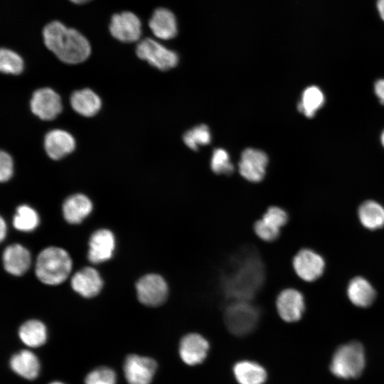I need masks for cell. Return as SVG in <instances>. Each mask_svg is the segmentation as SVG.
I'll return each instance as SVG.
<instances>
[{"label":"cell","mask_w":384,"mask_h":384,"mask_svg":"<svg viewBox=\"0 0 384 384\" xmlns=\"http://www.w3.org/2000/svg\"><path fill=\"white\" fill-rule=\"evenodd\" d=\"M136 289L139 302L149 306L163 304L168 294V286L164 279L156 274H149L137 282Z\"/></svg>","instance_id":"obj_7"},{"label":"cell","mask_w":384,"mask_h":384,"mask_svg":"<svg viewBox=\"0 0 384 384\" xmlns=\"http://www.w3.org/2000/svg\"><path fill=\"white\" fill-rule=\"evenodd\" d=\"M39 224V217L36 211L27 205H21L16 209L13 225L18 230L29 232Z\"/></svg>","instance_id":"obj_29"},{"label":"cell","mask_w":384,"mask_h":384,"mask_svg":"<svg viewBox=\"0 0 384 384\" xmlns=\"http://www.w3.org/2000/svg\"><path fill=\"white\" fill-rule=\"evenodd\" d=\"M49 384H64V383H63L61 382H58V381H55V382H52V383H50Z\"/></svg>","instance_id":"obj_40"},{"label":"cell","mask_w":384,"mask_h":384,"mask_svg":"<svg viewBox=\"0 0 384 384\" xmlns=\"http://www.w3.org/2000/svg\"><path fill=\"white\" fill-rule=\"evenodd\" d=\"M296 274L303 280L313 282L320 277L325 268L323 257L310 249H302L293 259Z\"/></svg>","instance_id":"obj_11"},{"label":"cell","mask_w":384,"mask_h":384,"mask_svg":"<svg viewBox=\"0 0 384 384\" xmlns=\"http://www.w3.org/2000/svg\"><path fill=\"white\" fill-rule=\"evenodd\" d=\"M18 336L26 346L32 348L38 347L46 341V327L38 320H28L20 326Z\"/></svg>","instance_id":"obj_27"},{"label":"cell","mask_w":384,"mask_h":384,"mask_svg":"<svg viewBox=\"0 0 384 384\" xmlns=\"http://www.w3.org/2000/svg\"><path fill=\"white\" fill-rule=\"evenodd\" d=\"M374 90L380 102L384 105V79H380L375 82Z\"/></svg>","instance_id":"obj_35"},{"label":"cell","mask_w":384,"mask_h":384,"mask_svg":"<svg viewBox=\"0 0 384 384\" xmlns=\"http://www.w3.org/2000/svg\"><path fill=\"white\" fill-rule=\"evenodd\" d=\"M85 384H115L116 374L107 367H100L91 371L85 378Z\"/></svg>","instance_id":"obj_33"},{"label":"cell","mask_w":384,"mask_h":384,"mask_svg":"<svg viewBox=\"0 0 384 384\" xmlns=\"http://www.w3.org/2000/svg\"><path fill=\"white\" fill-rule=\"evenodd\" d=\"M376 7L380 17L384 21V0H377Z\"/></svg>","instance_id":"obj_36"},{"label":"cell","mask_w":384,"mask_h":384,"mask_svg":"<svg viewBox=\"0 0 384 384\" xmlns=\"http://www.w3.org/2000/svg\"><path fill=\"white\" fill-rule=\"evenodd\" d=\"M276 306L279 316L284 321H297L304 311L303 295L297 289H286L279 294Z\"/></svg>","instance_id":"obj_15"},{"label":"cell","mask_w":384,"mask_h":384,"mask_svg":"<svg viewBox=\"0 0 384 384\" xmlns=\"http://www.w3.org/2000/svg\"><path fill=\"white\" fill-rule=\"evenodd\" d=\"M235 377L240 384H263L267 379L265 368L249 361L237 363L233 368Z\"/></svg>","instance_id":"obj_25"},{"label":"cell","mask_w":384,"mask_h":384,"mask_svg":"<svg viewBox=\"0 0 384 384\" xmlns=\"http://www.w3.org/2000/svg\"><path fill=\"white\" fill-rule=\"evenodd\" d=\"M23 60L19 54L8 48L1 49L0 70L1 73L18 75L23 72Z\"/></svg>","instance_id":"obj_30"},{"label":"cell","mask_w":384,"mask_h":384,"mask_svg":"<svg viewBox=\"0 0 384 384\" xmlns=\"http://www.w3.org/2000/svg\"><path fill=\"white\" fill-rule=\"evenodd\" d=\"M0 221V239L3 241L6 235V224L3 218H1Z\"/></svg>","instance_id":"obj_37"},{"label":"cell","mask_w":384,"mask_h":384,"mask_svg":"<svg viewBox=\"0 0 384 384\" xmlns=\"http://www.w3.org/2000/svg\"><path fill=\"white\" fill-rule=\"evenodd\" d=\"M380 140L383 146H384V131L381 134Z\"/></svg>","instance_id":"obj_39"},{"label":"cell","mask_w":384,"mask_h":384,"mask_svg":"<svg viewBox=\"0 0 384 384\" xmlns=\"http://www.w3.org/2000/svg\"><path fill=\"white\" fill-rule=\"evenodd\" d=\"M209 344L207 340L198 334H189L181 339L179 355L188 365L195 366L203 362L208 353Z\"/></svg>","instance_id":"obj_17"},{"label":"cell","mask_w":384,"mask_h":384,"mask_svg":"<svg viewBox=\"0 0 384 384\" xmlns=\"http://www.w3.org/2000/svg\"><path fill=\"white\" fill-rule=\"evenodd\" d=\"M14 163L11 155L6 151H1L0 154V181L6 182L13 175Z\"/></svg>","instance_id":"obj_34"},{"label":"cell","mask_w":384,"mask_h":384,"mask_svg":"<svg viewBox=\"0 0 384 384\" xmlns=\"http://www.w3.org/2000/svg\"><path fill=\"white\" fill-rule=\"evenodd\" d=\"M70 1L74 4H82L87 3L90 1L91 0H70Z\"/></svg>","instance_id":"obj_38"},{"label":"cell","mask_w":384,"mask_h":384,"mask_svg":"<svg viewBox=\"0 0 384 384\" xmlns=\"http://www.w3.org/2000/svg\"><path fill=\"white\" fill-rule=\"evenodd\" d=\"M111 35L124 43L139 40L142 36V23L138 16L131 11L114 14L109 26Z\"/></svg>","instance_id":"obj_9"},{"label":"cell","mask_w":384,"mask_h":384,"mask_svg":"<svg viewBox=\"0 0 384 384\" xmlns=\"http://www.w3.org/2000/svg\"><path fill=\"white\" fill-rule=\"evenodd\" d=\"M30 109L39 119L45 121L53 120L62 112L61 98L50 87L38 89L31 98Z\"/></svg>","instance_id":"obj_8"},{"label":"cell","mask_w":384,"mask_h":384,"mask_svg":"<svg viewBox=\"0 0 384 384\" xmlns=\"http://www.w3.org/2000/svg\"><path fill=\"white\" fill-rule=\"evenodd\" d=\"M183 139L187 146L197 150L200 146L207 145L210 142L211 134L206 125L201 124L187 131L183 134Z\"/></svg>","instance_id":"obj_31"},{"label":"cell","mask_w":384,"mask_h":384,"mask_svg":"<svg viewBox=\"0 0 384 384\" xmlns=\"http://www.w3.org/2000/svg\"><path fill=\"white\" fill-rule=\"evenodd\" d=\"M70 284L75 292L84 297L90 298L100 293L103 281L95 269L87 267L73 276Z\"/></svg>","instance_id":"obj_18"},{"label":"cell","mask_w":384,"mask_h":384,"mask_svg":"<svg viewBox=\"0 0 384 384\" xmlns=\"http://www.w3.org/2000/svg\"><path fill=\"white\" fill-rule=\"evenodd\" d=\"M43 146L47 155L50 159L59 160L75 150V140L68 132L54 129L45 135Z\"/></svg>","instance_id":"obj_14"},{"label":"cell","mask_w":384,"mask_h":384,"mask_svg":"<svg viewBox=\"0 0 384 384\" xmlns=\"http://www.w3.org/2000/svg\"><path fill=\"white\" fill-rule=\"evenodd\" d=\"M347 295L354 305L368 307L374 302L376 292L367 279L362 277H356L348 283Z\"/></svg>","instance_id":"obj_23"},{"label":"cell","mask_w":384,"mask_h":384,"mask_svg":"<svg viewBox=\"0 0 384 384\" xmlns=\"http://www.w3.org/2000/svg\"><path fill=\"white\" fill-rule=\"evenodd\" d=\"M358 215L361 224L369 230L384 226V207L376 201H364L358 208Z\"/></svg>","instance_id":"obj_26"},{"label":"cell","mask_w":384,"mask_h":384,"mask_svg":"<svg viewBox=\"0 0 384 384\" xmlns=\"http://www.w3.org/2000/svg\"><path fill=\"white\" fill-rule=\"evenodd\" d=\"M258 311L247 302H235L230 305L225 314L229 331L237 336L250 333L258 321Z\"/></svg>","instance_id":"obj_4"},{"label":"cell","mask_w":384,"mask_h":384,"mask_svg":"<svg viewBox=\"0 0 384 384\" xmlns=\"http://www.w3.org/2000/svg\"><path fill=\"white\" fill-rule=\"evenodd\" d=\"M3 265L9 273L20 276L29 268L31 257L28 250L19 244L8 246L3 252Z\"/></svg>","instance_id":"obj_19"},{"label":"cell","mask_w":384,"mask_h":384,"mask_svg":"<svg viewBox=\"0 0 384 384\" xmlns=\"http://www.w3.org/2000/svg\"><path fill=\"white\" fill-rule=\"evenodd\" d=\"M92 203L85 195L77 193L66 198L63 205V216L67 222L78 224L92 211Z\"/></svg>","instance_id":"obj_22"},{"label":"cell","mask_w":384,"mask_h":384,"mask_svg":"<svg viewBox=\"0 0 384 384\" xmlns=\"http://www.w3.org/2000/svg\"><path fill=\"white\" fill-rule=\"evenodd\" d=\"M324 95L321 89L315 85L306 87L298 104V110L306 117H313L324 105Z\"/></svg>","instance_id":"obj_28"},{"label":"cell","mask_w":384,"mask_h":384,"mask_svg":"<svg viewBox=\"0 0 384 384\" xmlns=\"http://www.w3.org/2000/svg\"><path fill=\"white\" fill-rule=\"evenodd\" d=\"M288 220L287 213L279 207H270L262 218L257 220L254 228L256 235L266 242H272L279 235L280 228Z\"/></svg>","instance_id":"obj_13"},{"label":"cell","mask_w":384,"mask_h":384,"mask_svg":"<svg viewBox=\"0 0 384 384\" xmlns=\"http://www.w3.org/2000/svg\"><path fill=\"white\" fill-rule=\"evenodd\" d=\"M70 102L75 112L86 117L95 116L102 107L100 97L90 88H84L73 92Z\"/></svg>","instance_id":"obj_21"},{"label":"cell","mask_w":384,"mask_h":384,"mask_svg":"<svg viewBox=\"0 0 384 384\" xmlns=\"http://www.w3.org/2000/svg\"><path fill=\"white\" fill-rule=\"evenodd\" d=\"M71 270V258L69 254L60 247L45 248L36 258V277L46 284H61L68 278Z\"/></svg>","instance_id":"obj_2"},{"label":"cell","mask_w":384,"mask_h":384,"mask_svg":"<svg viewBox=\"0 0 384 384\" xmlns=\"http://www.w3.org/2000/svg\"><path fill=\"white\" fill-rule=\"evenodd\" d=\"M210 167L212 171L218 174H230L234 170L228 153L223 149H217L213 151Z\"/></svg>","instance_id":"obj_32"},{"label":"cell","mask_w":384,"mask_h":384,"mask_svg":"<svg viewBox=\"0 0 384 384\" xmlns=\"http://www.w3.org/2000/svg\"><path fill=\"white\" fill-rule=\"evenodd\" d=\"M10 367L16 374L28 380L36 378L40 370L38 358L28 350L14 354L10 360Z\"/></svg>","instance_id":"obj_24"},{"label":"cell","mask_w":384,"mask_h":384,"mask_svg":"<svg viewBox=\"0 0 384 384\" xmlns=\"http://www.w3.org/2000/svg\"><path fill=\"white\" fill-rule=\"evenodd\" d=\"M156 368L152 358L132 354L125 360L124 372L129 384H150Z\"/></svg>","instance_id":"obj_10"},{"label":"cell","mask_w":384,"mask_h":384,"mask_svg":"<svg viewBox=\"0 0 384 384\" xmlns=\"http://www.w3.org/2000/svg\"><path fill=\"white\" fill-rule=\"evenodd\" d=\"M42 34L46 48L65 63H80L91 53L87 39L77 30L68 28L58 21L46 24Z\"/></svg>","instance_id":"obj_1"},{"label":"cell","mask_w":384,"mask_h":384,"mask_svg":"<svg viewBox=\"0 0 384 384\" xmlns=\"http://www.w3.org/2000/svg\"><path fill=\"white\" fill-rule=\"evenodd\" d=\"M114 247L113 233L107 229L97 230L89 240L88 260L94 264L107 261L112 257Z\"/></svg>","instance_id":"obj_16"},{"label":"cell","mask_w":384,"mask_h":384,"mask_svg":"<svg viewBox=\"0 0 384 384\" xmlns=\"http://www.w3.org/2000/svg\"><path fill=\"white\" fill-rule=\"evenodd\" d=\"M233 279L230 294L235 302H246L262 280L261 266L256 262H247Z\"/></svg>","instance_id":"obj_6"},{"label":"cell","mask_w":384,"mask_h":384,"mask_svg":"<svg viewBox=\"0 0 384 384\" xmlns=\"http://www.w3.org/2000/svg\"><path fill=\"white\" fill-rule=\"evenodd\" d=\"M137 56L161 70H167L175 67L178 61L177 54L159 43L146 38L137 46Z\"/></svg>","instance_id":"obj_5"},{"label":"cell","mask_w":384,"mask_h":384,"mask_svg":"<svg viewBox=\"0 0 384 384\" xmlns=\"http://www.w3.org/2000/svg\"><path fill=\"white\" fill-rule=\"evenodd\" d=\"M365 353L358 342H351L340 346L333 356L330 365L331 373L344 379L358 377L365 367Z\"/></svg>","instance_id":"obj_3"},{"label":"cell","mask_w":384,"mask_h":384,"mask_svg":"<svg viewBox=\"0 0 384 384\" xmlns=\"http://www.w3.org/2000/svg\"><path fill=\"white\" fill-rule=\"evenodd\" d=\"M268 163L267 154L262 151L247 149L241 154L239 171L241 176L251 182H259L265 176Z\"/></svg>","instance_id":"obj_12"},{"label":"cell","mask_w":384,"mask_h":384,"mask_svg":"<svg viewBox=\"0 0 384 384\" xmlns=\"http://www.w3.org/2000/svg\"><path fill=\"white\" fill-rule=\"evenodd\" d=\"M153 34L159 39L169 40L177 33V22L174 14L167 9H156L149 21Z\"/></svg>","instance_id":"obj_20"}]
</instances>
